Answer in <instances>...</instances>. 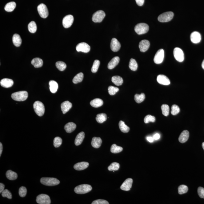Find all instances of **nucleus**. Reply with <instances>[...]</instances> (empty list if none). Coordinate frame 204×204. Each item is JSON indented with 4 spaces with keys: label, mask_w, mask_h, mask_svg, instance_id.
<instances>
[{
    "label": "nucleus",
    "mask_w": 204,
    "mask_h": 204,
    "mask_svg": "<svg viewBox=\"0 0 204 204\" xmlns=\"http://www.w3.org/2000/svg\"><path fill=\"white\" fill-rule=\"evenodd\" d=\"M28 97V93L27 91H21L14 93L12 95V99L17 101H24Z\"/></svg>",
    "instance_id": "1"
},
{
    "label": "nucleus",
    "mask_w": 204,
    "mask_h": 204,
    "mask_svg": "<svg viewBox=\"0 0 204 204\" xmlns=\"http://www.w3.org/2000/svg\"><path fill=\"white\" fill-rule=\"evenodd\" d=\"M41 183L46 186H52L59 184L60 181L54 178L43 177L41 178Z\"/></svg>",
    "instance_id": "2"
},
{
    "label": "nucleus",
    "mask_w": 204,
    "mask_h": 204,
    "mask_svg": "<svg viewBox=\"0 0 204 204\" xmlns=\"http://www.w3.org/2000/svg\"><path fill=\"white\" fill-rule=\"evenodd\" d=\"M92 189V187L91 185L83 184L76 186L74 189V191L76 194H82L90 192Z\"/></svg>",
    "instance_id": "3"
},
{
    "label": "nucleus",
    "mask_w": 204,
    "mask_h": 204,
    "mask_svg": "<svg viewBox=\"0 0 204 204\" xmlns=\"http://www.w3.org/2000/svg\"><path fill=\"white\" fill-rule=\"evenodd\" d=\"M33 108L36 114L39 116L43 115L45 113V107L42 102L36 101L33 104Z\"/></svg>",
    "instance_id": "4"
},
{
    "label": "nucleus",
    "mask_w": 204,
    "mask_h": 204,
    "mask_svg": "<svg viewBox=\"0 0 204 204\" xmlns=\"http://www.w3.org/2000/svg\"><path fill=\"white\" fill-rule=\"evenodd\" d=\"M149 30V26L146 24L141 23L136 25L135 27V31L139 35L147 33Z\"/></svg>",
    "instance_id": "5"
},
{
    "label": "nucleus",
    "mask_w": 204,
    "mask_h": 204,
    "mask_svg": "<svg viewBox=\"0 0 204 204\" xmlns=\"http://www.w3.org/2000/svg\"><path fill=\"white\" fill-rule=\"evenodd\" d=\"M174 16L173 12H165L158 16V19L161 22H166L171 21Z\"/></svg>",
    "instance_id": "6"
},
{
    "label": "nucleus",
    "mask_w": 204,
    "mask_h": 204,
    "mask_svg": "<svg viewBox=\"0 0 204 204\" xmlns=\"http://www.w3.org/2000/svg\"><path fill=\"white\" fill-rule=\"evenodd\" d=\"M105 16H106V14L104 11H98L93 15L92 20L93 22L100 23L102 22Z\"/></svg>",
    "instance_id": "7"
},
{
    "label": "nucleus",
    "mask_w": 204,
    "mask_h": 204,
    "mask_svg": "<svg viewBox=\"0 0 204 204\" xmlns=\"http://www.w3.org/2000/svg\"><path fill=\"white\" fill-rule=\"evenodd\" d=\"M37 11L39 15L43 18H47L48 15V8L46 5L41 3L37 7Z\"/></svg>",
    "instance_id": "8"
},
{
    "label": "nucleus",
    "mask_w": 204,
    "mask_h": 204,
    "mask_svg": "<svg viewBox=\"0 0 204 204\" xmlns=\"http://www.w3.org/2000/svg\"><path fill=\"white\" fill-rule=\"evenodd\" d=\"M37 203L39 204H50L51 200L49 196L45 194H41L37 196L36 200Z\"/></svg>",
    "instance_id": "9"
},
{
    "label": "nucleus",
    "mask_w": 204,
    "mask_h": 204,
    "mask_svg": "<svg viewBox=\"0 0 204 204\" xmlns=\"http://www.w3.org/2000/svg\"><path fill=\"white\" fill-rule=\"evenodd\" d=\"M174 55L176 61L182 62L184 60V54L182 50L179 48H175L174 50Z\"/></svg>",
    "instance_id": "10"
},
{
    "label": "nucleus",
    "mask_w": 204,
    "mask_h": 204,
    "mask_svg": "<svg viewBox=\"0 0 204 204\" xmlns=\"http://www.w3.org/2000/svg\"><path fill=\"white\" fill-rule=\"evenodd\" d=\"M164 57V51L163 49H161L159 50L156 53L154 57V62L156 64H160L163 61Z\"/></svg>",
    "instance_id": "11"
},
{
    "label": "nucleus",
    "mask_w": 204,
    "mask_h": 204,
    "mask_svg": "<svg viewBox=\"0 0 204 204\" xmlns=\"http://www.w3.org/2000/svg\"><path fill=\"white\" fill-rule=\"evenodd\" d=\"M74 21V17L72 15H68L64 17L62 21V24L65 28H69L72 26Z\"/></svg>",
    "instance_id": "12"
},
{
    "label": "nucleus",
    "mask_w": 204,
    "mask_h": 204,
    "mask_svg": "<svg viewBox=\"0 0 204 204\" xmlns=\"http://www.w3.org/2000/svg\"><path fill=\"white\" fill-rule=\"evenodd\" d=\"M76 50L77 52L88 53L91 50V47L85 42H81L77 45L76 47Z\"/></svg>",
    "instance_id": "13"
},
{
    "label": "nucleus",
    "mask_w": 204,
    "mask_h": 204,
    "mask_svg": "<svg viewBox=\"0 0 204 204\" xmlns=\"http://www.w3.org/2000/svg\"><path fill=\"white\" fill-rule=\"evenodd\" d=\"M133 180L131 178L127 179L121 185L120 188L124 191H129L132 187Z\"/></svg>",
    "instance_id": "14"
},
{
    "label": "nucleus",
    "mask_w": 204,
    "mask_h": 204,
    "mask_svg": "<svg viewBox=\"0 0 204 204\" xmlns=\"http://www.w3.org/2000/svg\"><path fill=\"white\" fill-rule=\"evenodd\" d=\"M150 43L149 41L147 40H143L140 41L139 47L140 51L142 52H145L147 51L149 48Z\"/></svg>",
    "instance_id": "15"
},
{
    "label": "nucleus",
    "mask_w": 204,
    "mask_h": 204,
    "mask_svg": "<svg viewBox=\"0 0 204 204\" xmlns=\"http://www.w3.org/2000/svg\"><path fill=\"white\" fill-rule=\"evenodd\" d=\"M111 48L114 52H118L121 48V44L116 39H112L111 43Z\"/></svg>",
    "instance_id": "16"
},
{
    "label": "nucleus",
    "mask_w": 204,
    "mask_h": 204,
    "mask_svg": "<svg viewBox=\"0 0 204 204\" xmlns=\"http://www.w3.org/2000/svg\"><path fill=\"white\" fill-rule=\"evenodd\" d=\"M157 81L160 84L163 85H169L170 84V81L167 76L164 75H160L158 76Z\"/></svg>",
    "instance_id": "17"
},
{
    "label": "nucleus",
    "mask_w": 204,
    "mask_h": 204,
    "mask_svg": "<svg viewBox=\"0 0 204 204\" xmlns=\"http://www.w3.org/2000/svg\"><path fill=\"white\" fill-rule=\"evenodd\" d=\"M1 86L5 88H10L12 87L14 84L13 80L8 78H4L0 82Z\"/></svg>",
    "instance_id": "18"
},
{
    "label": "nucleus",
    "mask_w": 204,
    "mask_h": 204,
    "mask_svg": "<svg viewBox=\"0 0 204 204\" xmlns=\"http://www.w3.org/2000/svg\"><path fill=\"white\" fill-rule=\"evenodd\" d=\"M191 40L192 42L194 44L199 43L201 40V36L199 33L194 32L191 35Z\"/></svg>",
    "instance_id": "19"
},
{
    "label": "nucleus",
    "mask_w": 204,
    "mask_h": 204,
    "mask_svg": "<svg viewBox=\"0 0 204 204\" xmlns=\"http://www.w3.org/2000/svg\"><path fill=\"white\" fill-rule=\"evenodd\" d=\"M72 107V104L68 101H66L62 102L61 104V109L63 114L66 113Z\"/></svg>",
    "instance_id": "20"
},
{
    "label": "nucleus",
    "mask_w": 204,
    "mask_h": 204,
    "mask_svg": "<svg viewBox=\"0 0 204 204\" xmlns=\"http://www.w3.org/2000/svg\"><path fill=\"white\" fill-rule=\"evenodd\" d=\"M89 166L88 162H81L76 164L74 166V168L77 171H82L87 169Z\"/></svg>",
    "instance_id": "21"
},
{
    "label": "nucleus",
    "mask_w": 204,
    "mask_h": 204,
    "mask_svg": "<svg viewBox=\"0 0 204 204\" xmlns=\"http://www.w3.org/2000/svg\"><path fill=\"white\" fill-rule=\"evenodd\" d=\"M189 133L188 131L185 130L180 135L179 137V141L181 143H184L188 140Z\"/></svg>",
    "instance_id": "22"
},
{
    "label": "nucleus",
    "mask_w": 204,
    "mask_h": 204,
    "mask_svg": "<svg viewBox=\"0 0 204 204\" xmlns=\"http://www.w3.org/2000/svg\"><path fill=\"white\" fill-rule=\"evenodd\" d=\"M120 57L118 56H116L112 58V60L109 62L108 66V68L109 69H112L115 68L118 64L120 62Z\"/></svg>",
    "instance_id": "23"
},
{
    "label": "nucleus",
    "mask_w": 204,
    "mask_h": 204,
    "mask_svg": "<svg viewBox=\"0 0 204 204\" xmlns=\"http://www.w3.org/2000/svg\"><path fill=\"white\" fill-rule=\"evenodd\" d=\"M102 143V140L100 137H93L92 138L91 145L93 147L95 148H99L101 146Z\"/></svg>",
    "instance_id": "24"
},
{
    "label": "nucleus",
    "mask_w": 204,
    "mask_h": 204,
    "mask_svg": "<svg viewBox=\"0 0 204 204\" xmlns=\"http://www.w3.org/2000/svg\"><path fill=\"white\" fill-rule=\"evenodd\" d=\"M76 127L75 124L72 122L67 123L64 126V129L66 132L68 133H71L74 131Z\"/></svg>",
    "instance_id": "25"
},
{
    "label": "nucleus",
    "mask_w": 204,
    "mask_h": 204,
    "mask_svg": "<svg viewBox=\"0 0 204 204\" xmlns=\"http://www.w3.org/2000/svg\"><path fill=\"white\" fill-rule=\"evenodd\" d=\"M85 137V133L83 132L80 133L76 136L75 140V143L76 146H79L82 142Z\"/></svg>",
    "instance_id": "26"
},
{
    "label": "nucleus",
    "mask_w": 204,
    "mask_h": 204,
    "mask_svg": "<svg viewBox=\"0 0 204 204\" xmlns=\"http://www.w3.org/2000/svg\"><path fill=\"white\" fill-rule=\"evenodd\" d=\"M12 42L14 45L16 47H19L22 44V39L19 35L15 34L12 37Z\"/></svg>",
    "instance_id": "27"
},
{
    "label": "nucleus",
    "mask_w": 204,
    "mask_h": 204,
    "mask_svg": "<svg viewBox=\"0 0 204 204\" xmlns=\"http://www.w3.org/2000/svg\"><path fill=\"white\" fill-rule=\"evenodd\" d=\"M90 104L93 107L98 108L102 106L103 104V101L101 99L96 98L91 101Z\"/></svg>",
    "instance_id": "28"
},
{
    "label": "nucleus",
    "mask_w": 204,
    "mask_h": 204,
    "mask_svg": "<svg viewBox=\"0 0 204 204\" xmlns=\"http://www.w3.org/2000/svg\"><path fill=\"white\" fill-rule=\"evenodd\" d=\"M31 63L35 68H39L43 66V61L41 59L36 57L32 60Z\"/></svg>",
    "instance_id": "29"
},
{
    "label": "nucleus",
    "mask_w": 204,
    "mask_h": 204,
    "mask_svg": "<svg viewBox=\"0 0 204 204\" xmlns=\"http://www.w3.org/2000/svg\"><path fill=\"white\" fill-rule=\"evenodd\" d=\"M50 86V90L52 93H55L57 92L58 88V85L55 81L52 80L49 82Z\"/></svg>",
    "instance_id": "30"
},
{
    "label": "nucleus",
    "mask_w": 204,
    "mask_h": 204,
    "mask_svg": "<svg viewBox=\"0 0 204 204\" xmlns=\"http://www.w3.org/2000/svg\"><path fill=\"white\" fill-rule=\"evenodd\" d=\"M112 81L114 84L117 86H121L123 82V80L122 77L119 76H113Z\"/></svg>",
    "instance_id": "31"
},
{
    "label": "nucleus",
    "mask_w": 204,
    "mask_h": 204,
    "mask_svg": "<svg viewBox=\"0 0 204 204\" xmlns=\"http://www.w3.org/2000/svg\"><path fill=\"white\" fill-rule=\"evenodd\" d=\"M107 116L106 114L102 113L98 114L96 116V120L99 123H102L107 119Z\"/></svg>",
    "instance_id": "32"
},
{
    "label": "nucleus",
    "mask_w": 204,
    "mask_h": 204,
    "mask_svg": "<svg viewBox=\"0 0 204 204\" xmlns=\"http://www.w3.org/2000/svg\"><path fill=\"white\" fill-rule=\"evenodd\" d=\"M16 7V3L14 2H11L7 3L5 7V10L7 12H12Z\"/></svg>",
    "instance_id": "33"
},
{
    "label": "nucleus",
    "mask_w": 204,
    "mask_h": 204,
    "mask_svg": "<svg viewBox=\"0 0 204 204\" xmlns=\"http://www.w3.org/2000/svg\"><path fill=\"white\" fill-rule=\"evenodd\" d=\"M6 176L8 179L10 180H15L17 178V174L15 172L11 170H8L6 172Z\"/></svg>",
    "instance_id": "34"
},
{
    "label": "nucleus",
    "mask_w": 204,
    "mask_h": 204,
    "mask_svg": "<svg viewBox=\"0 0 204 204\" xmlns=\"http://www.w3.org/2000/svg\"><path fill=\"white\" fill-rule=\"evenodd\" d=\"M119 128L121 132L123 133H127L130 131V128L125 124L124 122L122 121H120L119 123Z\"/></svg>",
    "instance_id": "35"
},
{
    "label": "nucleus",
    "mask_w": 204,
    "mask_h": 204,
    "mask_svg": "<svg viewBox=\"0 0 204 204\" xmlns=\"http://www.w3.org/2000/svg\"><path fill=\"white\" fill-rule=\"evenodd\" d=\"M84 78V74L82 73H80L76 75L74 77L73 80V82L74 84H76L80 83L82 82Z\"/></svg>",
    "instance_id": "36"
},
{
    "label": "nucleus",
    "mask_w": 204,
    "mask_h": 204,
    "mask_svg": "<svg viewBox=\"0 0 204 204\" xmlns=\"http://www.w3.org/2000/svg\"><path fill=\"white\" fill-rule=\"evenodd\" d=\"M138 65L136 60L133 59H131L130 60L129 67L132 71H135L137 70Z\"/></svg>",
    "instance_id": "37"
},
{
    "label": "nucleus",
    "mask_w": 204,
    "mask_h": 204,
    "mask_svg": "<svg viewBox=\"0 0 204 204\" xmlns=\"http://www.w3.org/2000/svg\"><path fill=\"white\" fill-rule=\"evenodd\" d=\"M37 26L35 22L32 21L28 25V30L31 33H34L37 30Z\"/></svg>",
    "instance_id": "38"
},
{
    "label": "nucleus",
    "mask_w": 204,
    "mask_h": 204,
    "mask_svg": "<svg viewBox=\"0 0 204 204\" xmlns=\"http://www.w3.org/2000/svg\"><path fill=\"white\" fill-rule=\"evenodd\" d=\"M123 150L122 147L117 146L115 144H113L111 146V152L113 154H117L121 152Z\"/></svg>",
    "instance_id": "39"
},
{
    "label": "nucleus",
    "mask_w": 204,
    "mask_h": 204,
    "mask_svg": "<svg viewBox=\"0 0 204 204\" xmlns=\"http://www.w3.org/2000/svg\"><path fill=\"white\" fill-rule=\"evenodd\" d=\"M145 98V94L144 93H141L140 95L136 94L135 95L134 100L136 102L138 103H140L143 102Z\"/></svg>",
    "instance_id": "40"
},
{
    "label": "nucleus",
    "mask_w": 204,
    "mask_h": 204,
    "mask_svg": "<svg viewBox=\"0 0 204 204\" xmlns=\"http://www.w3.org/2000/svg\"><path fill=\"white\" fill-rule=\"evenodd\" d=\"M56 66L57 68L61 71H64L67 67L66 64L62 61H57L56 62Z\"/></svg>",
    "instance_id": "41"
},
{
    "label": "nucleus",
    "mask_w": 204,
    "mask_h": 204,
    "mask_svg": "<svg viewBox=\"0 0 204 204\" xmlns=\"http://www.w3.org/2000/svg\"><path fill=\"white\" fill-rule=\"evenodd\" d=\"M120 165L118 163H113L108 167V169L109 171H118L119 169Z\"/></svg>",
    "instance_id": "42"
},
{
    "label": "nucleus",
    "mask_w": 204,
    "mask_h": 204,
    "mask_svg": "<svg viewBox=\"0 0 204 204\" xmlns=\"http://www.w3.org/2000/svg\"><path fill=\"white\" fill-rule=\"evenodd\" d=\"M161 110L163 114L164 115L167 116L169 115V107L168 105L167 104H163L161 107Z\"/></svg>",
    "instance_id": "43"
},
{
    "label": "nucleus",
    "mask_w": 204,
    "mask_h": 204,
    "mask_svg": "<svg viewBox=\"0 0 204 204\" xmlns=\"http://www.w3.org/2000/svg\"><path fill=\"white\" fill-rule=\"evenodd\" d=\"M100 61L98 60H95L93 62L91 71L93 73H95L97 72L100 65Z\"/></svg>",
    "instance_id": "44"
},
{
    "label": "nucleus",
    "mask_w": 204,
    "mask_h": 204,
    "mask_svg": "<svg viewBox=\"0 0 204 204\" xmlns=\"http://www.w3.org/2000/svg\"><path fill=\"white\" fill-rule=\"evenodd\" d=\"M178 193L179 194H183L186 193L188 191V187L185 185H181L179 186L178 188Z\"/></svg>",
    "instance_id": "45"
},
{
    "label": "nucleus",
    "mask_w": 204,
    "mask_h": 204,
    "mask_svg": "<svg viewBox=\"0 0 204 204\" xmlns=\"http://www.w3.org/2000/svg\"><path fill=\"white\" fill-rule=\"evenodd\" d=\"M62 139L59 137H56L54 139V146L56 148H57L61 146L62 145Z\"/></svg>",
    "instance_id": "46"
},
{
    "label": "nucleus",
    "mask_w": 204,
    "mask_h": 204,
    "mask_svg": "<svg viewBox=\"0 0 204 204\" xmlns=\"http://www.w3.org/2000/svg\"><path fill=\"white\" fill-rule=\"evenodd\" d=\"M109 93L111 95H114L119 91V89L118 87L112 86H109L108 89Z\"/></svg>",
    "instance_id": "47"
},
{
    "label": "nucleus",
    "mask_w": 204,
    "mask_h": 204,
    "mask_svg": "<svg viewBox=\"0 0 204 204\" xmlns=\"http://www.w3.org/2000/svg\"><path fill=\"white\" fill-rule=\"evenodd\" d=\"M155 121L156 118L151 115H147L145 118L144 122L146 124L148 123L149 122H154Z\"/></svg>",
    "instance_id": "48"
},
{
    "label": "nucleus",
    "mask_w": 204,
    "mask_h": 204,
    "mask_svg": "<svg viewBox=\"0 0 204 204\" xmlns=\"http://www.w3.org/2000/svg\"><path fill=\"white\" fill-rule=\"evenodd\" d=\"M171 113L173 115H175L178 114L180 112V109L179 107L177 105H173L171 107Z\"/></svg>",
    "instance_id": "49"
},
{
    "label": "nucleus",
    "mask_w": 204,
    "mask_h": 204,
    "mask_svg": "<svg viewBox=\"0 0 204 204\" xmlns=\"http://www.w3.org/2000/svg\"><path fill=\"white\" fill-rule=\"evenodd\" d=\"M27 193V189L26 187L24 186H22L20 187L19 194L20 196L21 197H24L26 196Z\"/></svg>",
    "instance_id": "50"
},
{
    "label": "nucleus",
    "mask_w": 204,
    "mask_h": 204,
    "mask_svg": "<svg viewBox=\"0 0 204 204\" xmlns=\"http://www.w3.org/2000/svg\"><path fill=\"white\" fill-rule=\"evenodd\" d=\"M2 196L3 197H7L9 199H11L12 198V193L7 189H5L2 192Z\"/></svg>",
    "instance_id": "51"
},
{
    "label": "nucleus",
    "mask_w": 204,
    "mask_h": 204,
    "mask_svg": "<svg viewBox=\"0 0 204 204\" xmlns=\"http://www.w3.org/2000/svg\"><path fill=\"white\" fill-rule=\"evenodd\" d=\"M92 204H109L107 201L104 200L99 199L93 201Z\"/></svg>",
    "instance_id": "52"
},
{
    "label": "nucleus",
    "mask_w": 204,
    "mask_h": 204,
    "mask_svg": "<svg viewBox=\"0 0 204 204\" xmlns=\"http://www.w3.org/2000/svg\"><path fill=\"white\" fill-rule=\"evenodd\" d=\"M198 194L201 198H204V188L200 187L198 189Z\"/></svg>",
    "instance_id": "53"
},
{
    "label": "nucleus",
    "mask_w": 204,
    "mask_h": 204,
    "mask_svg": "<svg viewBox=\"0 0 204 204\" xmlns=\"http://www.w3.org/2000/svg\"><path fill=\"white\" fill-rule=\"evenodd\" d=\"M136 3L138 6H141L144 4L145 0H136Z\"/></svg>",
    "instance_id": "54"
},
{
    "label": "nucleus",
    "mask_w": 204,
    "mask_h": 204,
    "mask_svg": "<svg viewBox=\"0 0 204 204\" xmlns=\"http://www.w3.org/2000/svg\"><path fill=\"white\" fill-rule=\"evenodd\" d=\"M154 139L155 140H157L159 139L160 138V136L159 134L158 133H156L153 136Z\"/></svg>",
    "instance_id": "55"
},
{
    "label": "nucleus",
    "mask_w": 204,
    "mask_h": 204,
    "mask_svg": "<svg viewBox=\"0 0 204 204\" xmlns=\"http://www.w3.org/2000/svg\"><path fill=\"white\" fill-rule=\"evenodd\" d=\"M5 189V185L3 183H0V193H2V192L4 191Z\"/></svg>",
    "instance_id": "56"
},
{
    "label": "nucleus",
    "mask_w": 204,
    "mask_h": 204,
    "mask_svg": "<svg viewBox=\"0 0 204 204\" xmlns=\"http://www.w3.org/2000/svg\"><path fill=\"white\" fill-rule=\"evenodd\" d=\"M147 140L150 142H153L154 141V139L153 138V137H151V136H148L147 137Z\"/></svg>",
    "instance_id": "57"
},
{
    "label": "nucleus",
    "mask_w": 204,
    "mask_h": 204,
    "mask_svg": "<svg viewBox=\"0 0 204 204\" xmlns=\"http://www.w3.org/2000/svg\"><path fill=\"white\" fill-rule=\"evenodd\" d=\"M2 151H3V146L2 143H0V156H1L2 154Z\"/></svg>",
    "instance_id": "58"
},
{
    "label": "nucleus",
    "mask_w": 204,
    "mask_h": 204,
    "mask_svg": "<svg viewBox=\"0 0 204 204\" xmlns=\"http://www.w3.org/2000/svg\"><path fill=\"white\" fill-rule=\"evenodd\" d=\"M201 66H202V68L204 70V60H203V61Z\"/></svg>",
    "instance_id": "59"
},
{
    "label": "nucleus",
    "mask_w": 204,
    "mask_h": 204,
    "mask_svg": "<svg viewBox=\"0 0 204 204\" xmlns=\"http://www.w3.org/2000/svg\"><path fill=\"white\" fill-rule=\"evenodd\" d=\"M202 147L203 148L204 150V142H203V143H202Z\"/></svg>",
    "instance_id": "60"
}]
</instances>
